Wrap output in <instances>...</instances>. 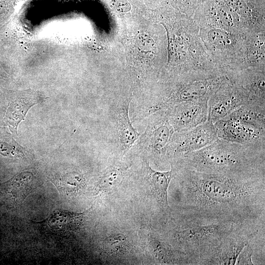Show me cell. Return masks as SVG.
Instances as JSON below:
<instances>
[{
    "label": "cell",
    "instance_id": "obj_25",
    "mask_svg": "<svg viewBox=\"0 0 265 265\" xmlns=\"http://www.w3.org/2000/svg\"><path fill=\"white\" fill-rule=\"evenodd\" d=\"M0 154L4 156L12 157H23L25 156L22 147L14 141L11 144L0 142Z\"/></svg>",
    "mask_w": 265,
    "mask_h": 265
},
{
    "label": "cell",
    "instance_id": "obj_18",
    "mask_svg": "<svg viewBox=\"0 0 265 265\" xmlns=\"http://www.w3.org/2000/svg\"><path fill=\"white\" fill-rule=\"evenodd\" d=\"M129 103L123 105L117 115V129L119 144L125 154L140 135L133 127L129 115Z\"/></svg>",
    "mask_w": 265,
    "mask_h": 265
},
{
    "label": "cell",
    "instance_id": "obj_21",
    "mask_svg": "<svg viewBox=\"0 0 265 265\" xmlns=\"http://www.w3.org/2000/svg\"><path fill=\"white\" fill-rule=\"evenodd\" d=\"M55 182L57 189L67 195L77 194L84 185L82 176L76 172L68 173Z\"/></svg>",
    "mask_w": 265,
    "mask_h": 265
},
{
    "label": "cell",
    "instance_id": "obj_23",
    "mask_svg": "<svg viewBox=\"0 0 265 265\" xmlns=\"http://www.w3.org/2000/svg\"><path fill=\"white\" fill-rule=\"evenodd\" d=\"M207 0H171L179 12L193 18Z\"/></svg>",
    "mask_w": 265,
    "mask_h": 265
},
{
    "label": "cell",
    "instance_id": "obj_20",
    "mask_svg": "<svg viewBox=\"0 0 265 265\" xmlns=\"http://www.w3.org/2000/svg\"><path fill=\"white\" fill-rule=\"evenodd\" d=\"M35 103L25 100H15L11 103L6 112L5 119L10 129H17L19 123L24 120L28 110Z\"/></svg>",
    "mask_w": 265,
    "mask_h": 265
},
{
    "label": "cell",
    "instance_id": "obj_2",
    "mask_svg": "<svg viewBox=\"0 0 265 265\" xmlns=\"http://www.w3.org/2000/svg\"><path fill=\"white\" fill-rule=\"evenodd\" d=\"M173 164L197 171L230 175H265V143L241 144L217 138Z\"/></svg>",
    "mask_w": 265,
    "mask_h": 265
},
{
    "label": "cell",
    "instance_id": "obj_15",
    "mask_svg": "<svg viewBox=\"0 0 265 265\" xmlns=\"http://www.w3.org/2000/svg\"><path fill=\"white\" fill-rule=\"evenodd\" d=\"M147 180L155 202L159 209L165 213H170L171 209L169 204L168 192L170 182L174 176L175 169L170 165V170L159 171L151 168L148 161L145 162Z\"/></svg>",
    "mask_w": 265,
    "mask_h": 265
},
{
    "label": "cell",
    "instance_id": "obj_24",
    "mask_svg": "<svg viewBox=\"0 0 265 265\" xmlns=\"http://www.w3.org/2000/svg\"><path fill=\"white\" fill-rule=\"evenodd\" d=\"M127 239L122 234H115L106 238L103 242L104 250L108 254H114L121 252L126 247Z\"/></svg>",
    "mask_w": 265,
    "mask_h": 265
},
{
    "label": "cell",
    "instance_id": "obj_26",
    "mask_svg": "<svg viewBox=\"0 0 265 265\" xmlns=\"http://www.w3.org/2000/svg\"><path fill=\"white\" fill-rule=\"evenodd\" d=\"M111 6L121 12H126L131 8L130 4L125 0H112Z\"/></svg>",
    "mask_w": 265,
    "mask_h": 265
},
{
    "label": "cell",
    "instance_id": "obj_3",
    "mask_svg": "<svg viewBox=\"0 0 265 265\" xmlns=\"http://www.w3.org/2000/svg\"><path fill=\"white\" fill-rule=\"evenodd\" d=\"M172 14L160 22L167 35L166 66L171 68L166 75L218 69L205 49L195 20L178 11Z\"/></svg>",
    "mask_w": 265,
    "mask_h": 265
},
{
    "label": "cell",
    "instance_id": "obj_6",
    "mask_svg": "<svg viewBox=\"0 0 265 265\" xmlns=\"http://www.w3.org/2000/svg\"><path fill=\"white\" fill-rule=\"evenodd\" d=\"M199 33L205 49L217 68L228 75L248 68L246 34L212 27H200Z\"/></svg>",
    "mask_w": 265,
    "mask_h": 265
},
{
    "label": "cell",
    "instance_id": "obj_7",
    "mask_svg": "<svg viewBox=\"0 0 265 265\" xmlns=\"http://www.w3.org/2000/svg\"><path fill=\"white\" fill-rule=\"evenodd\" d=\"M217 138L214 124L208 119L195 127L175 132L168 150L170 163L186 154L209 145Z\"/></svg>",
    "mask_w": 265,
    "mask_h": 265
},
{
    "label": "cell",
    "instance_id": "obj_1",
    "mask_svg": "<svg viewBox=\"0 0 265 265\" xmlns=\"http://www.w3.org/2000/svg\"><path fill=\"white\" fill-rule=\"evenodd\" d=\"M173 166L178 214L236 222L265 218V175H230Z\"/></svg>",
    "mask_w": 265,
    "mask_h": 265
},
{
    "label": "cell",
    "instance_id": "obj_11",
    "mask_svg": "<svg viewBox=\"0 0 265 265\" xmlns=\"http://www.w3.org/2000/svg\"><path fill=\"white\" fill-rule=\"evenodd\" d=\"M208 100L184 102L165 109L175 132L189 129L208 119Z\"/></svg>",
    "mask_w": 265,
    "mask_h": 265
},
{
    "label": "cell",
    "instance_id": "obj_19",
    "mask_svg": "<svg viewBox=\"0 0 265 265\" xmlns=\"http://www.w3.org/2000/svg\"><path fill=\"white\" fill-rule=\"evenodd\" d=\"M35 179L29 171L21 172L6 183L8 190L15 200L23 201L30 192L36 188Z\"/></svg>",
    "mask_w": 265,
    "mask_h": 265
},
{
    "label": "cell",
    "instance_id": "obj_5",
    "mask_svg": "<svg viewBox=\"0 0 265 265\" xmlns=\"http://www.w3.org/2000/svg\"><path fill=\"white\" fill-rule=\"evenodd\" d=\"M228 75L219 69L189 72L167 77L151 105L155 112L188 101L208 100L224 82Z\"/></svg>",
    "mask_w": 265,
    "mask_h": 265
},
{
    "label": "cell",
    "instance_id": "obj_10",
    "mask_svg": "<svg viewBox=\"0 0 265 265\" xmlns=\"http://www.w3.org/2000/svg\"><path fill=\"white\" fill-rule=\"evenodd\" d=\"M193 19L199 28H216L247 34L237 16L222 0H207Z\"/></svg>",
    "mask_w": 265,
    "mask_h": 265
},
{
    "label": "cell",
    "instance_id": "obj_13",
    "mask_svg": "<svg viewBox=\"0 0 265 265\" xmlns=\"http://www.w3.org/2000/svg\"><path fill=\"white\" fill-rule=\"evenodd\" d=\"M247 33L265 32V0H222Z\"/></svg>",
    "mask_w": 265,
    "mask_h": 265
},
{
    "label": "cell",
    "instance_id": "obj_17",
    "mask_svg": "<svg viewBox=\"0 0 265 265\" xmlns=\"http://www.w3.org/2000/svg\"><path fill=\"white\" fill-rule=\"evenodd\" d=\"M246 59L248 67L265 69V32L246 34Z\"/></svg>",
    "mask_w": 265,
    "mask_h": 265
},
{
    "label": "cell",
    "instance_id": "obj_14",
    "mask_svg": "<svg viewBox=\"0 0 265 265\" xmlns=\"http://www.w3.org/2000/svg\"><path fill=\"white\" fill-rule=\"evenodd\" d=\"M248 96L250 105L265 107V69L248 67L228 75Z\"/></svg>",
    "mask_w": 265,
    "mask_h": 265
},
{
    "label": "cell",
    "instance_id": "obj_4",
    "mask_svg": "<svg viewBox=\"0 0 265 265\" xmlns=\"http://www.w3.org/2000/svg\"><path fill=\"white\" fill-rule=\"evenodd\" d=\"M170 231L173 246L187 258L189 265H206L222 239L238 223L218 218L177 214Z\"/></svg>",
    "mask_w": 265,
    "mask_h": 265
},
{
    "label": "cell",
    "instance_id": "obj_8",
    "mask_svg": "<svg viewBox=\"0 0 265 265\" xmlns=\"http://www.w3.org/2000/svg\"><path fill=\"white\" fill-rule=\"evenodd\" d=\"M174 132L166 110H159L152 113L149 118L142 143L158 161L169 160L170 163L168 150Z\"/></svg>",
    "mask_w": 265,
    "mask_h": 265
},
{
    "label": "cell",
    "instance_id": "obj_9",
    "mask_svg": "<svg viewBox=\"0 0 265 265\" xmlns=\"http://www.w3.org/2000/svg\"><path fill=\"white\" fill-rule=\"evenodd\" d=\"M247 103L245 90L229 77L208 100V120L214 124Z\"/></svg>",
    "mask_w": 265,
    "mask_h": 265
},
{
    "label": "cell",
    "instance_id": "obj_12",
    "mask_svg": "<svg viewBox=\"0 0 265 265\" xmlns=\"http://www.w3.org/2000/svg\"><path fill=\"white\" fill-rule=\"evenodd\" d=\"M213 124L218 138L241 144L265 143V130L236 119L226 116Z\"/></svg>",
    "mask_w": 265,
    "mask_h": 265
},
{
    "label": "cell",
    "instance_id": "obj_16",
    "mask_svg": "<svg viewBox=\"0 0 265 265\" xmlns=\"http://www.w3.org/2000/svg\"><path fill=\"white\" fill-rule=\"evenodd\" d=\"M90 210V208L82 212L56 210L45 220L46 223L57 231H75L81 227L85 215Z\"/></svg>",
    "mask_w": 265,
    "mask_h": 265
},
{
    "label": "cell",
    "instance_id": "obj_22",
    "mask_svg": "<svg viewBox=\"0 0 265 265\" xmlns=\"http://www.w3.org/2000/svg\"><path fill=\"white\" fill-rule=\"evenodd\" d=\"M123 177L120 169L110 168L106 171L99 179L98 188L100 190H106L117 186Z\"/></svg>",
    "mask_w": 265,
    "mask_h": 265
}]
</instances>
